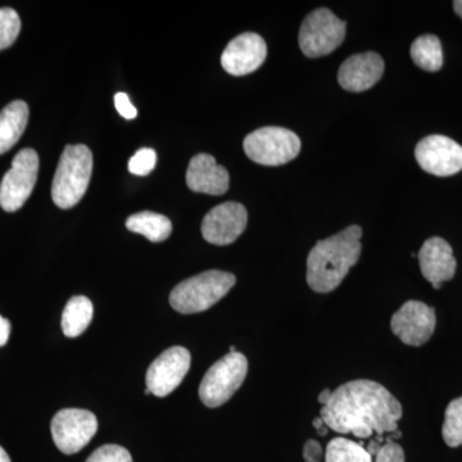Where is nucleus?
<instances>
[{"mask_svg": "<svg viewBox=\"0 0 462 462\" xmlns=\"http://www.w3.org/2000/svg\"><path fill=\"white\" fill-rule=\"evenodd\" d=\"M402 406L396 397L373 380H352L331 393L330 401L322 406L320 418L329 430L340 434L372 438L402 436L398 421L402 418Z\"/></svg>", "mask_w": 462, "mask_h": 462, "instance_id": "obj_1", "label": "nucleus"}, {"mask_svg": "<svg viewBox=\"0 0 462 462\" xmlns=\"http://www.w3.org/2000/svg\"><path fill=\"white\" fill-rule=\"evenodd\" d=\"M363 229L351 225L324 240H319L307 257V284L318 293H329L339 287L349 269L361 256Z\"/></svg>", "mask_w": 462, "mask_h": 462, "instance_id": "obj_2", "label": "nucleus"}, {"mask_svg": "<svg viewBox=\"0 0 462 462\" xmlns=\"http://www.w3.org/2000/svg\"><path fill=\"white\" fill-rule=\"evenodd\" d=\"M93 154L87 145H67L58 163L51 199L56 206L69 209L78 205L89 187Z\"/></svg>", "mask_w": 462, "mask_h": 462, "instance_id": "obj_3", "label": "nucleus"}, {"mask_svg": "<svg viewBox=\"0 0 462 462\" xmlns=\"http://www.w3.org/2000/svg\"><path fill=\"white\" fill-rule=\"evenodd\" d=\"M236 282L233 273L220 270L199 273L173 288L170 294V305L180 314H199L223 300Z\"/></svg>", "mask_w": 462, "mask_h": 462, "instance_id": "obj_4", "label": "nucleus"}, {"mask_svg": "<svg viewBox=\"0 0 462 462\" xmlns=\"http://www.w3.org/2000/svg\"><path fill=\"white\" fill-rule=\"evenodd\" d=\"M248 361L239 352L225 355L212 365L199 385V398L209 409L223 406L245 382Z\"/></svg>", "mask_w": 462, "mask_h": 462, "instance_id": "obj_5", "label": "nucleus"}, {"mask_svg": "<svg viewBox=\"0 0 462 462\" xmlns=\"http://www.w3.org/2000/svg\"><path fill=\"white\" fill-rule=\"evenodd\" d=\"M245 154L254 162L263 166H282L300 154V139L284 127H261L245 136Z\"/></svg>", "mask_w": 462, "mask_h": 462, "instance_id": "obj_6", "label": "nucleus"}, {"mask_svg": "<svg viewBox=\"0 0 462 462\" xmlns=\"http://www.w3.org/2000/svg\"><path fill=\"white\" fill-rule=\"evenodd\" d=\"M346 30L345 21L339 20L330 9H316L307 14L300 26V51L309 58L328 56L345 42Z\"/></svg>", "mask_w": 462, "mask_h": 462, "instance_id": "obj_7", "label": "nucleus"}, {"mask_svg": "<svg viewBox=\"0 0 462 462\" xmlns=\"http://www.w3.org/2000/svg\"><path fill=\"white\" fill-rule=\"evenodd\" d=\"M38 172V153L32 148L18 152L0 184V207L5 211H18L25 205L35 188Z\"/></svg>", "mask_w": 462, "mask_h": 462, "instance_id": "obj_8", "label": "nucleus"}, {"mask_svg": "<svg viewBox=\"0 0 462 462\" xmlns=\"http://www.w3.org/2000/svg\"><path fill=\"white\" fill-rule=\"evenodd\" d=\"M54 445L62 454L74 455L96 436L98 420L88 410L65 409L56 413L51 424Z\"/></svg>", "mask_w": 462, "mask_h": 462, "instance_id": "obj_9", "label": "nucleus"}, {"mask_svg": "<svg viewBox=\"0 0 462 462\" xmlns=\"http://www.w3.org/2000/svg\"><path fill=\"white\" fill-rule=\"evenodd\" d=\"M190 352L184 346H171L151 364L147 372V388L156 397L169 396L181 384L190 369Z\"/></svg>", "mask_w": 462, "mask_h": 462, "instance_id": "obj_10", "label": "nucleus"}, {"mask_svg": "<svg viewBox=\"0 0 462 462\" xmlns=\"http://www.w3.org/2000/svg\"><path fill=\"white\" fill-rule=\"evenodd\" d=\"M437 318L433 307L409 300L393 315L392 331L404 345L419 346L427 343L436 330Z\"/></svg>", "mask_w": 462, "mask_h": 462, "instance_id": "obj_11", "label": "nucleus"}, {"mask_svg": "<svg viewBox=\"0 0 462 462\" xmlns=\"http://www.w3.org/2000/svg\"><path fill=\"white\" fill-rule=\"evenodd\" d=\"M419 166L431 175L452 176L462 170V147L443 135H430L421 139L415 148Z\"/></svg>", "mask_w": 462, "mask_h": 462, "instance_id": "obj_12", "label": "nucleus"}, {"mask_svg": "<svg viewBox=\"0 0 462 462\" xmlns=\"http://www.w3.org/2000/svg\"><path fill=\"white\" fill-rule=\"evenodd\" d=\"M247 223V209L242 203H221L203 218L202 236L211 245H231L242 236Z\"/></svg>", "mask_w": 462, "mask_h": 462, "instance_id": "obj_13", "label": "nucleus"}, {"mask_svg": "<svg viewBox=\"0 0 462 462\" xmlns=\"http://www.w3.org/2000/svg\"><path fill=\"white\" fill-rule=\"evenodd\" d=\"M266 57L267 47L263 39L257 33L245 32L227 44L221 56V65L227 74L245 76L260 69Z\"/></svg>", "mask_w": 462, "mask_h": 462, "instance_id": "obj_14", "label": "nucleus"}, {"mask_svg": "<svg viewBox=\"0 0 462 462\" xmlns=\"http://www.w3.org/2000/svg\"><path fill=\"white\" fill-rule=\"evenodd\" d=\"M384 74V60L375 51L355 54L340 66L338 83L343 89L360 93L369 90Z\"/></svg>", "mask_w": 462, "mask_h": 462, "instance_id": "obj_15", "label": "nucleus"}, {"mask_svg": "<svg viewBox=\"0 0 462 462\" xmlns=\"http://www.w3.org/2000/svg\"><path fill=\"white\" fill-rule=\"evenodd\" d=\"M419 264L422 276L434 289H439L443 282L451 281L457 267L451 245L439 236H433L422 245L419 252Z\"/></svg>", "mask_w": 462, "mask_h": 462, "instance_id": "obj_16", "label": "nucleus"}, {"mask_svg": "<svg viewBox=\"0 0 462 462\" xmlns=\"http://www.w3.org/2000/svg\"><path fill=\"white\" fill-rule=\"evenodd\" d=\"M230 176L218 165L211 154H197L190 160L187 171V185L196 193L223 196L229 189Z\"/></svg>", "mask_w": 462, "mask_h": 462, "instance_id": "obj_17", "label": "nucleus"}, {"mask_svg": "<svg viewBox=\"0 0 462 462\" xmlns=\"http://www.w3.org/2000/svg\"><path fill=\"white\" fill-rule=\"evenodd\" d=\"M29 123V106L14 100L0 112V154H5L20 141Z\"/></svg>", "mask_w": 462, "mask_h": 462, "instance_id": "obj_18", "label": "nucleus"}, {"mask_svg": "<svg viewBox=\"0 0 462 462\" xmlns=\"http://www.w3.org/2000/svg\"><path fill=\"white\" fill-rule=\"evenodd\" d=\"M126 227L153 243L163 242L172 233L170 218L151 211H143L130 216L126 220Z\"/></svg>", "mask_w": 462, "mask_h": 462, "instance_id": "obj_19", "label": "nucleus"}, {"mask_svg": "<svg viewBox=\"0 0 462 462\" xmlns=\"http://www.w3.org/2000/svg\"><path fill=\"white\" fill-rule=\"evenodd\" d=\"M94 307L89 298L72 297L62 315V330L67 338L81 336L93 320Z\"/></svg>", "mask_w": 462, "mask_h": 462, "instance_id": "obj_20", "label": "nucleus"}, {"mask_svg": "<svg viewBox=\"0 0 462 462\" xmlns=\"http://www.w3.org/2000/svg\"><path fill=\"white\" fill-rule=\"evenodd\" d=\"M411 58L416 66L425 71H439L443 66L442 44L436 35H421L412 42Z\"/></svg>", "mask_w": 462, "mask_h": 462, "instance_id": "obj_21", "label": "nucleus"}, {"mask_svg": "<svg viewBox=\"0 0 462 462\" xmlns=\"http://www.w3.org/2000/svg\"><path fill=\"white\" fill-rule=\"evenodd\" d=\"M325 462H373V457L363 445L346 438H334L325 451Z\"/></svg>", "mask_w": 462, "mask_h": 462, "instance_id": "obj_22", "label": "nucleus"}, {"mask_svg": "<svg viewBox=\"0 0 462 462\" xmlns=\"http://www.w3.org/2000/svg\"><path fill=\"white\" fill-rule=\"evenodd\" d=\"M442 434L447 446L452 448L462 446V397L456 398L447 407Z\"/></svg>", "mask_w": 462, "mask_h": 462, "instance_id": "obj_23", "label": "nucleus"}, {"mask_svg": "<svg viewBox=\"0 0 462 462\" xmlns=\"http://www.w3.org/2000/svg\"><path fill=\"white\" fill-rule=\"evenodd\" d=\"M21 32L20 16L14 9L0 8V51L11 47Z\"/></svg>", "mask_w": 462, "mask_h": 462, "instance_id": "obj_24", "label": "nucleus"}, {"mask_svg": "<svg viewBox=\"0 0 462 462\" xmlns=\"http://www.w3.org/2000/svg\"><path fill=\"white\" fill-rule=\"evenodd\" d=\"M157 162V154L153 149H139L129 161V171L136 176L148 175L154 169Z\"/></svg>", "mask_w": 462, "mask_h": 462, "instance_id": "obj_25", "label": "nucleus"}, {"mask_svg": "<svg viewBox=\"0 0 462 462\" xmlns=\"http://www.w3.org/2000/svg\"><path fill=\"white\" fill-rule=\"evenodd\" d=\"M87 462H133V457L124 447L106 445L97 448Z\"/></svg>", "mask_w": 462, "mask_h": 462, "instance_id": "obj_26", "label": "nucleus"}, {"mask_svg": "<svg viewBox=\"0 0 462 462\" xmlns=\"http://www.w3.org/2000/svg\"><path fill=\"white\" fill-rule=\"evenodd\" d=\"M375 462H404L402 447L397 445L391 437L380 446L375 455Z\"/></svg>", "mask_w": 462, "mask_h": 462, "instance_id": "obj_27", "label": "nucleus"}, {"mask_svg": "<svg viewBox=\"0 0 462 462\" xmlns=\"http://www.w3.org/2000/svg\"><path fill=\"white\" fill-rule=\"evenodd\" d=\"M115 106L118 114L126 120H134L138 116V111L130 102L129 96L126 93H117L115 96Z\"/></svg>", "mask_w": 462, "mask_h": 462, "instance_id": "obj_28", "label": "nucleus"}, {"mask_svg": "<svg viewBox=\"0 0 462 462\" xmlns=\"http://www.w3.org/2000/svg\"><path fill=\"white\" fill-rule=\"evenodd\" d=\"M303 458L306 462H325V452L318 440H307L303 447Z\"/></svg>", "mask_w": 462, "mask_h": 462, "instance_id": "obj_29", "label": "nucleus"}, {"mask_svg": "<svg viewBox=\"0 0 462 462\" xmlns=\"http://www.w3.org/2000/svg\"><path fill=\"white\" fill-rule=\"evenodd\" d=\"M11 334V322L0 316V346L7 345Z\"/></svg>", "mask_w": 462, "mask_h": 462, "instance_id": "obj_30", "label": "nucleus"}, {"mask_svg": "<svg viewBox=\"0 0 462 462\" xmlns=\"http://www.w3.org/2000/svg\"><path fill=\"white\" fill-rule=\"evenodd\" d=\"M312 424H314V428L316 431H318L319 436H327L328 431H329V428L327 427V424H325L321 418H316Z\"/></svg>", "mask_w": 462, "mask_h": 462, "instance_id": "obj_31", "label": "nucleus"}, {"mask_svg": "<svg viewBox=\"0 0 462 462\" xmlns=\"http://www.w3.org/2000/svg\"><path fill=\"white\" fill-rule=\"evenodd\" d=\"M331 393H333V392H331L330 389H324V391H322L321 393L319 394V402H320L322 406L328 404V402H329L330 401Z\"/></svg>", "mask_w": 462, "mask_h": 462, "instance_id": "obj_32", "label": "nucleus"}, {"mask_svg": "<svg viewBox=\"0 0 462 462\" xmlns=\"http://www.w3.org/2000/svg\"><path fill=\"white\" fill-rule=\"evenodd\" d=\"M454 9L457 16L462 18V0H456V2H454Z\"/></svg>", "mask_w": 462, "mask_h": 462, "instance_id": "obj_33", "label": "nucleus"}, {"mask_svg": "<svg viewBox=\"0 0 462 462\" xmlns=\"http://www.w3.org/2000/svg\"><path fill=\"white\" fill-rule=\"evenodd\" d=\"M0 462H12L7 452L5 451L2 446H0Z\"/></svg>", "mask_w": 462, "mask_h": 462, "instance_id": "obj_34", "label": "nucleus"}, {"mask_svg": "<svg viewBox=\"0 0 462 462\" xmlns=\"http://www.w3.org/2000/svg\"><path fill=\"white\" fill-rule=\"evenodd\" d=\"M145 394H151V391H149L148 388H145V392H144Z\"/></svg>", "mask_w": 462, "mask_h": 462, "instance_id": "obj_35", "label": "nucleus"}]
</instances>
